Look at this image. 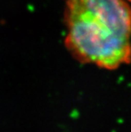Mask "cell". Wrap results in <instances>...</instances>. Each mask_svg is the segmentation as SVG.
Masks as SVG:
<instances>
[{
  "label": "cell",
  "instance_id": "1",
  "mask_svg": "<svg viewBox=\"0 0 131 132\" xmlns=\"http://www.w3.org/2000/svg\"><path fill=\"white\" fill-rule=\"evenodd\" d=\"M65 46L77 61L114 70L131 62L127 0H66Z\"/></svg>",
  "mask_w": 131,
  "mask_h": 132
},
{
  "label": "cell",
  "instance_id": "2",
  "mask_svg": "<svg viewBox=\"0 0 131 132\" xmlns=\"http://www.w3.org/2000/svg\"><path fill=\"white\" fill-rule=\"evenodd\" d=\"M128 2H131V0H127Z\"/></svg>",
  "mask_w": 131,
  "mask_h": 132
}]
</instances>
